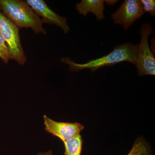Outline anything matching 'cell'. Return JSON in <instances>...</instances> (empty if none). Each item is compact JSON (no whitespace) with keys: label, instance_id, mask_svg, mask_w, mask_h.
<instances>
[{"label":"cell","instance_id":"obj_1","mask_svg":"<svg viewBox=\"0 0 155 155\" xmlns=\"http://www.w3.org/2000/svg\"><path fill=\"white\" fill-rule=\"evenodd\" d=\"M138 50V45H134L130 43H126L115 47L114 50L107 55L90 60L85 64H77L68 57L62 58L61 61L68 64L72 72H77L83 69H89L92 72H94L101 67H112L124 61H127L136 65Z\"/></svg>","mask_w":155,"mask_h":155},{"label":"cell","instance_id":"obj_2","mask_svg":"<svg viewBox=\"0 0 155 155\" xmlns=\"http://www.w3.org/2000/svg\"><path fill=\"white\" fill-rule=\"evenodd\" d=\"M0 11L19 29L30 28L35 34H46L41 19L22 0H0Z\"/></svg>","mask_w":155,"mask_h":155},{"label":"cell","instance_id":"obj_3","mask_svg":"<svg viewBox=\"0 0 155 155\" xmlns=\"http://www.w3.org/2000/svg\"><path fill=\"white\" fill-rule=\"evenodd\" d=\"M19 29L0 11V31L8 46L10 59L23 65L27 58L20 41Z\"/></svg>","mask_w":155,"mask_h":155},{"label":"cell","instance_id":"obj_4","mask_svg":"<svg viewBox=\"0 0 155 155\" xmlns=\"http://www.w3.org/2000/svg\"><path fill=\"white\" fill-rule=\"evenodd\" d=\"M153 28L150 23H144L140 27L141 41L138 45L136 66L140 76L155 75V58L150 49L149 36L153 32Z\"/></svg>","mask_w":155,"mask_h":155},{"label":"cell","instance_id":"obj_5","mask_svg":"<svg viewBox=\"0 0 155 155\" xmlns=\"http://www.w3.org/2000/svg\"><path fill=\"white\" fill-rule=\"evenodd\" d=\"M144 13L139 0H125L111 17L115 24L123 25L126 30Z\"/></svg>","mask_w":155,"mask_h":155},{"label":"cell","instance_id":"obj_6","mask_svg":"<svg viewBox=\"0 0 155 155\" xmlns=\"http://www.w3.org/2000/svg\"><path fill=\"white\" fill-rule=\"evenodd\" d=\"M45 130L64 142L80 135L84 128V125L78 122H58L48 118L43 117Z\"/></svg>","mask_w":155,"mask_h":155},{"label":"cell","instance_id":"obj_7","mask_svg":"<svg viewBox=\"0 0 155 155\" xmlns=\"http://www.w3.org/2000/svg\"><path fill=\"white\" fill-rule=\"evenodd\" d=\"M35 14L41 18L42 23L56 25L64 31L65 33L70 30L66 17L56 14L43 0H26L25 1Z\"/></svg>","mask_w":155,"mask_h":155},{"label":"cell","instance_id":"obj_8","mask_svg":"<svg viewBox=\"0 0 155 155\" xmlns=\"http://www.w3.org/2000/svg\"><path fill=\"white\" fill-rule=\"evenodd\" d=\"M104 2L103 0H82L76 4V9L79 14L84 17L88 13H92L96 16L97 20L100 21L104 19Z\"/></svg>","mask_w":155,"mask_h":155},{"label":"cell","instance_id":"obj_9","mask_svg":"<svg viewBox=\"0 0 155 155\" xmlns=\"http://www.w3.org/2000/svg\"><path fill=\"white\" fill-rule=\"evenodd\" d=\"M64 143L65 155H81L83 140L81 134L64 142Z\"/></svg>","mask_w":155,"mask_h":155},{"label":"cell","instance_id":"obj_10","mask_svg":"<svg viewBox=\"0 0 155 155\" xmlns=\"http://www.w3.org/2000/svg\"><path fill=\"white\" fill-rule=\"evenodd\" d=\"M149 149L143 140H137L134 143L127 155H149Z\"/></svg>","mask_w":155,"mask_h":155},{"label":"cell","instance_id":"obj_11","mask_svg":"<svg viewBox=\"0 0 155 155\" xmlns=\"http://www.w3.org/2000/svg\"><path fill=\"white\" fill-rule=\"evenodd\" d=\"M0 58L5 64H8L10 60L8 48L0 31Z\"/></svg>","mask_w":155,"mask_h":155},{"label":"cell","instance_id":"obj_12","mask_svg":"<svg viewBox=\"0 0 155 155\" xmlns=\"http://www.w3.org/2000/svg\"><path fill=\"white\" fill-rule=\"evenodd\" d=\"M144 12H147L153 17L155 16V1L154 0H140Z\"/></svg>","mask_w":155,"mask_h":155},{"label":"cell","instance_id":"obj_13","mask_svg":"<svg viewBox=\"0 0 155 155\" xmlns=\"http://www.w3.org/2000/svg\"><path fill=\"white\" fill-rule=\"evenodd\" d=\"M38 155H53L52 152L51 150H49L47 152L40 153Z\"/></svg>","mask_w":155,"mask_h":155},{"label":"cell","instance_id":"obj_14","mask_svg":"<svg viewBox=\"0 0 155 155\" xmlns=\"http://www.w3.org/2000/svg\"><path fill=\"white\" fill-rule=\"evenodd\" d=\"M117 2V1H105V2L107 3L108 4L112 5H114Z\"/></svg>","mask_w":155,"mask_h":155}]
</instances>
